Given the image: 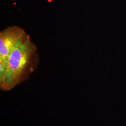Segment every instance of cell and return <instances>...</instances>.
<instances>
[{
	"mask_svg": "<svg viewBox=\"0 0 126 126\" xmlns=\"http://www.w3.org/2000/svg\"><path fill=\"white\" fill-rule=\"evenodd\" d=\"M40 63L37 48L31 36L10 54L6 65L0 68V88L9 91L26 81Z\"/></svg>",
	"mask_w": 126,
	"mask_h": 126,
	"instance_id": "obj_1",
	"label": "cell"
},
{
	"mask_svg": "<svg viewBox=\"0 0 126 126\" xmlns=\"http://www.w3.org/2000/svg\"><path fill=\"white\" fill-rule=\"evenodd\" d=\"M30 37L19 26H11L0 32V68L6 65L9 56Z\"/></svg>",
	"mask_w": 126,
	"mask_h": 126,
	"instance_id": "obj_2",
	"label": "cell"
}]
</instances>
